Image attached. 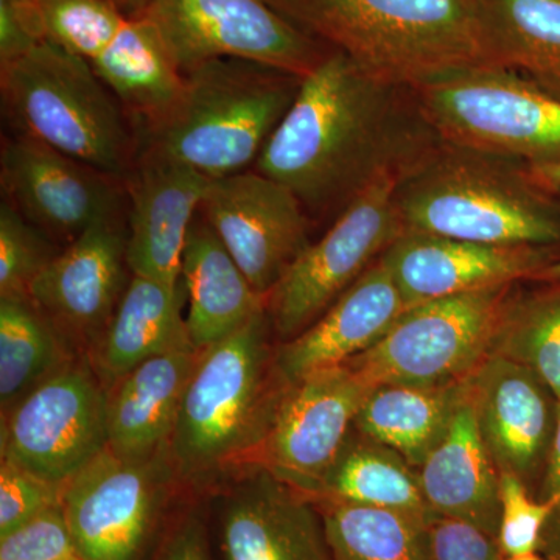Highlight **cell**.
I'll list each match as a JSON object with an SVG mask.
<instances>
[{
    "instance_id": "obj_8",
    "label": "cell",
    "mask_w": 560,
    "mask_h": 560,
    "mask_svg": "<svg viewBox=\"0 0 560 560\" xmlns=\"http://www.w3.org/2000/svg\"><path fill=\"white\" fill-rule=\"evenodd\" d=\"M518 285L455 294L405 308L377 345L346 363L375 386L467 382L492 353Z\"/></svg>"
},
{
    "instance_id": "obj_28",
    "label": "cell",
    "mask_w": 560,
    "mask_h": 560,
    "mask_svg": "<svg viewBox=\"0 0 560 560\" xmlns=\"http://www.w3.org/2000/svg\"><path fill=\"white\" fill-rule=\"evenodd\" d=\"M311 499L396 511L425 523L434 517L420 488L418 469L355 427Z\"/></svg>"
},
{
    "instance_id": "obj_1",
    "label": "cell",
    "mask_w": 560,
    "mask_h": 560,
    "mask_svg": "<svg viewBox=\"0 0 560 560\" xmlns=\"http://www.w3.org/2000/svg\"><path fill=\"white\" fill-rule=\"evenodd\" d=\"M330 50L301 80L254 171L289 187L313 215L342 210L397 158L394 92Z\"/></svg>"
},
{
    "instance_id": "obj_5",
    "label": "cell",
    "mask_w": 560,
    "mask_h": 560,
    "mask_svg": "<svg viewBox=\"0 0 560 560\" xmlns=\"http://www.w3.org/2000/svg\"><path fill=\"white\" fill-rule=\"evenodd\" d=\"M300 77L217 58L184 73L178 101L140 127L138 154L187 165L210 179L248 171L293 105Z\"/></svg>"
},
{
    "instance_id": "obj_24",
    "label": "cell",
    "mask_w": 560,
    "mask_h": 560,
    "mask_svg": "<svg viewBox=\"0 0 560 560\" xmlns=\"http://www.w3.org/2000/svg\"><path fill=\"white\" fill-rule=\"evenodd\" d=\"M180 285L186 294L190 341L200 350L226 340L267 311V301L250 285L201 210L184 248Z\"/></svg>"
},
{
    "instance_id": "obj_18",
    "label": "cell",
    "mask_w": 560,
    "mask_h": 560,
    "mask_svg": "<svg viewBox=\"0 0 560 560\" xmlns=\"http://www.w3.org/2000/svg\"><path fill=\"white\" fill-rule=\"evenodd\" d=\"M405 305L528 282L560 249L488 245L404 231L383 253Z\"/></svg>"
},
{
    "instance_id": "obj_31",
    "label": "cell",
    "mask_w": 560,
    "mask_h": 560,
    "mask_svg": "<svg viewBox=\"0 0 560 560\" xmlns=\"http://www.w3.org/2000/svg\"><path fill=\"white\" fill-rule=\"evenodd\" d=\"M337 560H433L429 523L400 512L315 501Z\"/></svg>"
},
{
    "instance_id": "obj_44",
    "label": "cell",
    "mask_w": 560,
    "mask_h": 560,
    "mask_svg": "<svg viewBox=\"0 0 560 560\" xmlns=\"http://www.w3.org/2000/svg\"><path fill=\"white\" fill-rule=\"evenodd\" d=\"M120 10L128 11V18H136L149 9L151 0H116Z\"/></svg>"
},
{
    "instance_id": "obj_36",
    "label": "cell",
    "mask_w": 560,
    "mask_h": 560,
    "mask_svg": "<svg viewBox=\"0 0 560 560\" xmlns=\"http://www.w3.org/2000/svg\"><path fill=\"white\" fill-rule=\"evenodd\" d=\"M62 490L9 460L0 463V537L61 503Z\"/></svg>"
},
{
    "instance_id": "obj_38",
    "label": "cell",
    "mask_w": 560,
    "mask_h": 560,
    "mask_svg": "<svg viewBox=\"0 0 560 560\" xmlns=\"http://www.w3.org/2000/svg\"><path fill=\"white\" fill-rule=\"evenodd\" d=\"M427 533L433 560H501L495 537L467 523L434 515Z\"/></svg>"
},
{
    "instance_id": "obj_33",
    "label": "cell",
    "mask_w": 560,
    "mask_h": 560,
    "mask_svg": "<svg viewBox=\"0 0 560 560\" xmlns=\"http://www.w3.org/2000/svg\"><path fill=\"white\" fill-rule=\"evenodd\" d=\"M36 5L46 39L90 62L128 18L116 0H36Z\"/></svg>"
},
{
    "instance_id": "obj_10",
    "label": "cell",
    "mask_w": 560,
    "mask_h": 560,
    "mask_svg": "<svg viewBox=\"0 0 560 560\" xmlns=\"http://www.w3.org/2000/svg\"><path fill=\"white\" fill-rule=\"evenodd\" d=\"M168 452L124 458L106 448L62 489V510L81 560H151L173 490Z\"/></svg>"
},
{
    "instance_id": "obj_11",
    "label": "cell",
    "mask_w": 560,
    "mask_h": 560,
    "mask_svg": "<svg viewBox=\"0 0 560 560\" xmlns=\"http://www.w3.org/2000/svg\"><path fill=\"white\" fill-rule=\"evenodd\" d=\"M108 447L106 388L86 353L2 416V459L61 490Z\"/></svg>"
},
{
    "instance_id": "obj_27",
    "label": "cell",
    "mask_w": 560,
    "mask_h": 560,
    "mask_svg": "<svg viewBox=\"0 0 560 560\" xmlns=\"http://www.w3.org/2000/svg\"><path fill=\"white\" fill-rule=\"evenodd\" d=\"M466 394L467 382L440 386L377 385L364 400L353 427L419 469L444 438Z\"/></svg>"
},
{
    "instance_id": "obj_42",
    "label": "cell",
    "mask_w": 560,
    "mask_h": 560,
    "mask_svg": "<svg viewBox=\"0 0 560 560\" xmlns=\"http://www.w3.org/2000/svg\"><path fill=\"white\" fill-rule=\"evenodd\" d=\"M523 165L534 184L560 200V161Z\"/></svg>"
},
{
    "instance_id": "obj_17",
    "label": "cell",
    "mask_w": 560,
    "mask_h": 560,
    "mask_svg": "<svg viewBox=\"0 0 560 560\" xmlns=\"http://www.w3.org/2000/svg\"><path fill=\"white\" fill-rule=\"evenodd\" d=\"M0 178L5 201L54 241L73 242L124 210L121 180L24 136L3 143Z\"/></svg>"
},
{
    "instance_id": "obj_16",
    "label": "cell",
    "mask_w": 560,
    "mask_h": 560,
    "mask_svg": "<svg viewBox=\"0 0 560 560\" xmlns=\"http://www.w3.org/2000/svg\"><path fill=\"white\" fill-rule=\"evenodd\" d=\"M467 390L497 469L536 497L558 431V396L528 368L495 353L470 375Z\"/></svg>"
},
{
    "instance_id": "obj_21",
    "label": "cell",
    "mask_w": 560,
    "mask_h": 560,
    "mask_svg": "<svg viewBox=\"0 0 560 560\" xmlns=\"http://www.w3.org/2000/svg\"><path fill=\"white\" fill-rule=\"evenodd\" d=\"M393 276L382 257L311 327L278 342V366L287 383L338 366L377 345L405 312Z\"/></svg>"
},
{
    "instance_id": "obj_14",
    "label": "cell",
    "mask_w": 560,
    "mask_h": 560,
    "mask_svg": "<svg viewBox=\"0 0 560 560\" xmlns=\"http://www.w3.org/2000/svg\"><path fill=\"white\" fill-rule=\"evenodd\" d=\"M375 388L349 363L290 383L261 453L260 466L313 495L338 458L357 415Z\"/></svg>"
},
{
    "instance_id": "obj_39",
    "label": "cell",
    "mask_w": 560,
    "mask_h": 560,
    "mask_svg": "<svg viewBox=\"0 0 560 560\" xmlns=\"http://www.w3.org/2000/svg\"><path fill=\"white\" fill-rule=\"evenodd\" d=\"M44 39L36 0H0V65L16 60Z\"/></svg>"
},
{
    "instance_id": "obj_37",
    "label": "cell",
    "mask_w": 560,
    "mask_h": 560,
    "mask_svg": "<svg viewBox=\"0 0 560 560\" xmlns=\"http://www.w3.org/2000/svg\"><path fill=\"white\" fill-rule=\"evenodd\" d=\"M75 555L62 503L0 537V560H65Z\"/></svg>"
},
{
    "instance_id": "obj_45",
    "label": "cell",
    "mask_w": 560,
    "mask_h": 560,
    "mask_svg": "<svg viewBox=\"0 0 560 560\" xmlns=\"http://www.w3.org/2000/svg\"><path fill=\"white\" fill-rule=\"evenodd\" d=\"M501 560H547L544 558V556L537 555V552H534V555H526V556H517V558H501Z\"/></svg>"
},
{
    "instance_id": "obj_9",
    "label": "cell",
    "mask_w": 560,
    "mask_h": 560,
    "mask_svg": "<svg viewBox=\"0 0 560 560\" xmlns=\"http://www.w3.org/2000/svg\"><path fill=\"white\" fill-rule=\"evenodd\" d=\"M405 164L382 168L268 294V318L278 342L311 327L404 232L396 191Z\"/></svg>"
},
{
    "instance_id": "obj_6",
    "label": "cell",
    "mask_w": 560,
    "mask_h": 560,
    "mask_svg": "<svg viewBox=\"0 0 560 560\" xmlns=\"http://www.w3.org/2000/svg\"><path fill=\"white\" fill-rule=\"evenodd\" d=\"M3 109L18 136L38 140L124 183L138 160L127 110L91 62L44 39L0 65Z\"/></svg>"
},
{
    "instance_id": "obj_12",
    "label": "cell",
    "mask_w": 560,
    "mask_h": 560,
    "mask_svg": "<svg viewBox=\"0 0 560 560\" xmlns=\"http://www.w3.org/2000/svg\"><path fill=\"white\" fill-rule=\"evenodd\" d=\"M140 16L156 27L180 72L242 58L304 79L331 49L267 0H151Z\"/></svg>"
},
{
    "instance_id": "obj_46",
    "label": "cell",
    "mask_w": 560,
    "mask_h": 560,
    "mask_svg": "<svg viewBox=\"0 0 560 560\" xmlns=\"http://www.w3.org/2000/svg\"><path fill=\"white\" fill-rule=\"evenodd\" d=\"M65 560H81V559L79 558V556L75 555V556H70V558L65 559Z\"/></svg>"
},
{
    "instance_id": "obj_15",
    "label": "cell",
    "mask_w": 560,
    "mask_h": 560,
    "mask_svg": "<svg viewBox=\"0 0 560 560\" xmlns=\"http://www.w3.org/2000/svg\"><path fill=\"white\" fill-rule=\"evenodd\" d=\"M127 272L121 210L68 243L33 282L28 296L73 348L90 355L130 282Z\"/></svg>"
},
{
    "instance_id": "obj_4",
    "label": "cell",
    "mask_w": 560,
    "mask_h": 560,
    "mask_svg": "<svg viewBox=\"0 0 560 560\" xmlns=\"http://www.w3.org/2000/svg\"><path fill=\"white\" fill-rule=\"evenodd\" d=\"M504 161L448 145L407 162L396 191L404 231L560 249V200Z\"/></svg>"
},
{
    "instance_id": "obj_2",
    "label": "cell",
    "mask_w": 560,
    "mask_h": 560,
    "mask_svg": "<svg viewBox=\"0 0 560 560\" xmlns=\"http://www.w3.org/2000/svg\"><path fill=\"white\" fill-rule=\"evenodd\" d=\"M267 2L388 86L416 91L464 70L501 68L477 0Z\"/></svg>"
},
{
    "instance_id": "obj_32",
    "label": "cell",
    "mask_w": 560,
    "mask_h": 560,
    "mask_svg": "<svg viewBox=\"0 0 560 560\" xmlns=\"http://www.w3.org/2000/svg\"><path fill=\"white\" fill-rule=\"evenodd\" d=\"M529 283L515 290L492 353L528 368L560 400V285Z\"/></svg>"
},
{
    "instance_id": "obj_29",
    "label": "cell",
    "mask_w": 560,
    "mask_h": 560,
    "mask_svg": "<svg viewBox=\"0 0 560 560\" xmlns=\"http://www.w3.org/2000/svg\"><path fill=\"white\" fill-rule=\"evenodd\" d=\"M501 68L560 97V0H477Z\"/></svg>"
},
{
    "instance_id": "obj_34",
    "label": "cell",
    "mask_w": 560,
    "mask_h": 560,
    "mask_svg": "<svg viewBox=\"0 0 560 560\" xmlns=\"http://www.w3.org/2000/svg\"><path fill=\"white\" fill-rule=\"evenodd\" d=\"M46 232L2 201L0 206V298L28 296L33 282L60 254Z\"/></svg>"
},
{
    "instance_id": "obj_41",
    "label": "cell",
    "mask_w": 560,
    "mask_h": 560,
    "mask_svg": "<svg viewBox=\"0 0 560 560\" xmlns=\"http://www.w3.org/2000/svg\"><path fill=\"white\" fill-rule=\"evenodd\" d=\"M536 499L550 508V517L541 534L539 552L547 560H560V418Z\"/></svg>"
},
{
    "instance_id": "obj_20",
    "label": "cell",
    "mask_w": 560,
    "mask_h": 560,
    "mask_svg": "<svg viewBox=\"0 0 560 560\" xmlns=\"http://www.w3.org/2000/svg\"><path fill=\"white\" fill-rule=\"evenodd\" d=\"M209 184L208 176L187 165L138 154L124 180L127 261L132 276L179 285L184 248Z\"/></svg>"
},
{
    "instance_id": "obj_22",
    "label": "cell",
    "mask_w": 560,
    "mask_h": 560,
    "mask_svg": "<svg viewBox=\"0 0 560 560\" xmlns=\"http://www.w3.org/2000/svg\"><path fill=\"white\" fill-rule=\"evenodd\" d=\"M200 349H179L143 361L106 388L109 448L124 458L168 452L180 401Z\"/></svg>"
},
{
    "instance_id": "obj_25",
    "label": "cell",
    "mask_w": 560,
    "mask_h": 560,
    "mask_svg": "<svg viewBox=\"0 0 560 560\" xmlns=\"http://www.w3.org/2000/svg\"><path fill=\"white\" fill-rule=\"evenodd\" d=\"M183 285L132 276L105 334L90 353L105 388L143 361L191 345Z\"/></svg>"
},
{
    "instance_id": "obj_3",
    "label": "cell",
    "mask_w": 560,
    "mask_h": 560,
    "mask_svg": "<svg viewBox=\"0 0 560 560\" xmlns=\"http://www.w3.org/2000/svg\"><path fill=\"white\" fill-rule=\"evenodd\" d=\"M267 311L202 350L180 401L168 455L180 485L208 489L260 466L289 383Z\"/></svg>"
},
{
    "instance_id": "obj_13",
    "label": "cell",
    "mask_w": 560,
    "mask_h": 560,
    "mask_svg": "<svg viewBox=\"0 0 560 560\" xmlns=\"http://www.w3.org/2000/svg\"><path fill=\"white\" fill-rule=\"evenodd\" d=\"M201 213L265 301L312 245L296 195L257 171L210 179Z\"/></svg>"
},
{
    "instance_id": "obj_19",
    "label": "cell",
    "mask_w": 560,
    "mask_h": 560,
    "mask_svg": "<svg viewBox=\"0 0 560 560\" xmlns=\"http://www.w3.org/2000/svg\"><path fill=\"white\" fill-rule=\"evenodd\" d=\"M221 547L226 560H337L315 501L264 466L232 485Z\"/></svg>"
},
{
    "instance_id": "obj_30",
    "label": "cell",
    "mask_w": 560,
    "mask_h": 560,
    "mask_svg": "<svg viewBox=\"0 0 560 560\" xmlns=\"http://www.w3.org/2000/svg\"><path fill=\"white\" fill-rule=\"evenodd\" d=\"M79 355L31 296L0 298L2 416Z\"/></svg>"
},
{
    "instance_id": "obj_40",
    "label": "cell",
    "mask_w": 560,
    "mask_h": 560,
    "mask_svg": "<svg viewBox=\"0 0 560 560\" xmlns=\"http://www.w3.org/2000/svg\"><path fill=\"white\" fill-rule=\"evenodd\" d=\"M151 560H210L202 517L190 510L165 530Z\"/></svg>"
},
{
    "instance_id": "obj_26",
    "label": "cell",
    "mask_w": 560,
    "mask_h": 560,
    "mask_svg": "<svg viewBox=\"0 0 560 560\" xmlns=\"http://www.w3.org/2000/svg\"><path fill=\"white\" fill-rule=\"evenodd\" d=\"M91 66L139 128L164 116L183 91L184 73L143 16L127 18Z\"/></svg>"
},
{
    "instance_id": "obj_7",
    "label": "cell",
    "mask_w": 560,
    "mask_h": 560,
    "mask_svg": "<svg viewBox=\"0 0 560 560\" xmlns=\"http://www.w3.org/2000/svg\"><path fill=\"white\" fill-rule=\"evenodd\" d=\"M415 92L447 145L522 164L560 161V97L515 70H464Z\"/></svg>"
},
{
    "instance_id": "obj_23",
    "label": "cell",
    "mask_w": 560,
    "mask_h": 560,
    "mask_svg": "<svg viewBox=\"0 0 560 560\" xmlns=\"http://www.w3.org/2000/svg\"><path fill=\"white\" fill-rule=\"evenodd\" d=\"M418 471L420 488L434 515L467 523L497 537L500 470L478 430L469 390L444 438Z\"/></svg>"
},
{
    "instance_id": "obj_35",
    "label": "cell",
    "mask_w": 560,
    "mask_h": 560,
    "mask_svg": "<svg viewBox=\"0 0 560 560\" xmlns=\"http://www.w3.org/2000/svg\"><path fill=\"white\" fill-rule=\"evenodd\" d=\"M550 508L537 500L518 478L500 474V523L497 545L501 558L539 552Z\"/></svg>"
},
{
    "instance_id": "obj_43",
    "label": "cell",
    "mask_w": 560,
    "mask_h": 560,
    "mask_svg": "<svg viewBox=\"0 0 560 560\" xmlns=\"http://www.w3.org/2000/svg\"><path fill=\"white\" fill-rule=\"evenodd\" d=\"M528 282L555 283V285H560V260L536 272Z\"/></svg>"
}]
</instances>
